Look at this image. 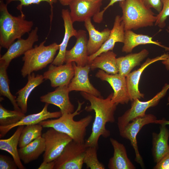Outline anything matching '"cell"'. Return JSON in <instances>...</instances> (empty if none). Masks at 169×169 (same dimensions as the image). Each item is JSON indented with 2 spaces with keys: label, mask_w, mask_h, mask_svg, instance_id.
Masks as SVG:
<instances>
[{
  "label": "cell",
  "mask_w": 169,
  "mask_h": 169,
  "mask_svg": "<svg viewBox=\"0 0 169 169\" xmlns=\"http://www.w3.org/2000/svg\"><path fill=\"white\" fill-rule=\"evenodd\" d=\"M113 93L104 99L85 92H80L83 98L90 103V105L86 106L85 110L88 112L93 110L95 112L91 132L85 142L87 147H98L101 136L107 138L110 136V131L106 129L105 125L107 123H113L115 121L114 115L117 105L112 100Z\"/></svg>",
  "instance_id": "cell-1"
},
{
  "label": "cell",
  "mask_w": 169,
  "mask_h": 169,
  "mask_svg": "<svg viewBox=\"0 0 169 169\" xmlns=\"http://www.w3.org/2000/svg\"><path fill=\"white\" fill-rule=\"evenodd\" d=\"M7 5L0 0V45L8 49L16 39L29 33L33 25L32 21L25 19L23 13L18 16H13L8 11Z\"/></svg>",
  "instance_id": "cell-2"
},
{
  "label": "cell",
  "mask_w": 169,
  "mask_h": 169,
  "mask_svg": "<svg viewBox=\"0 0 169 169\" xmlns=\"http://www.w3.org/2000/svg\"><path fill=\"white\" fill-rule=\"evenodd\" d=\"M78 106L72 113L62 115L55 119L45 120L39 124L44 128H53L55 130L69 136L73 141L79 143H85L86 129L91 123L93 116L88 115L78 120H75L74 117L79 115L84 101H78Z\"/></svg>",
  "instance_id": "cell-3"
},
{
  "label": "cell",
  "mask_w": 169,
  "mask_h": 169,
  "mask_svg": "<svg viewBox=\"0 0 169 169\" xmlns=\"http://www.w3.org/2000/svg\"><path fill=\"white\" fill-rule=\"evenodd\" d=\"M119 2L125 31L136 30L155 24L156 16L140 0H124Z\"/></svg>",
  "instance_id": "cell-4"
},
{
  "label": "cell",
  "mask_w": 169,
  "mask_h": 169,
  "mask_svg": "<svg viewBox=\"0 0 169 169\" xmlns=\"http://www.w3.org/2000/svg\"><path fill=\"white\" fill-rule=\"evenodd\" d=\"M45 42V40L39 45H35L24 54L22 57L24 64L21 69L23 77L34 71L42 69L54 61L57 51L59 49V44L55 42L46 46Z\"/></svg>",
  "instance_id": "cell-5"
},
{
  "label": "cell",
  "mask_w": 169,
  "mask_h": 169,
  "mask_svg": "<svg viewBox=\"0 0 169 169\" xmlns=\"http://www.w3.org/2000/svg\"><path fill=\"white\" fill-rule=\"evenodd\" d=\"M169 89V84H166L161 90L151 99L142 101L136 99L131 103V108L126 110L117 120V124L119 131H121L129 122L134 119L144 116L149 108L156 106L160 100L166 95Z\"/></svg>",
  "instance_id": "cell-6"
},
{
  "label": "cell",
  "mask_w": 169,
  "mask_h": 169,
  "mask_svg": "<svg viewBox=\"0 0 169 169\" xmlns=\"http://www.w3.org/2000/svg\"><path fill=\"white\" fill-rule=\"evenodd\" d=\"M85 143L69 142L54 161V169H81L86 149Z\"/></svg>",
  "instance_id": "cell-7"
},
{
  "label": "cell",
  "mask_w": 169,
  "mask_h": 169,
  "mask_svg": "<svg viewBox=\"0 0 169 169\" xmlns=\"http://www.w3.org/2000/svg\"><path fill=\"white\" fill-rule=\"evenodd\" d=\"M45 140V149L43 155L44 162L55 160L61 154L72 139L67 135L51 127L42 135Z\"/></svg>",
  "instance_id": "cell-8"
},
{
  "label": "cell",
  "mask_w": 169,
  "mask_h": 169,
  "mask_svg": "<svg viewBox=\"0 0 169 169\" xmlns=\"http://www.w3.org/2000/svg\"><path fill=\"white\" fill-rule=\"evenodd\" d=\"M157 121L154 115L146 114L144 116L137 118L129 122L119 131L122 137L127 139L130 141L135 152V161L142 167L144 166V163L139 151L136 136L143 126L150 123L157 124Z\"/></svg>",
  "instance_id": "cell-9"
},
{
  "label": "cell",
  "mask_w": 169,
  "mask_h": 169,
  "mask_svg": "<svg viewBox=\"0 0 169 169\" xmlns=\"http://www.w3.org/2000/svg\"><path fill=\"white\" fill-rule=\"evenodd\" d=\"M96 77L108 82L114 90L112 100L118 105L127 104L130 100L128 92L126 77L118 73L110 74L101 69L95 74Z\"/></svg>",
  "instance_id": "cell-10"
},
{
  "label": "cell",
  "mask_w": 169,
  "mask_h": 169,
  "mask_svg": "<svg viewBox=\"0 0 169 169\" xmlns=\"http://www.w3.org/2000/svg\"><path fill=\"white\" fill-rule=\"evenodd\" d=\"M102 0H69L68 3L71 19L75 22H84L100 11Z\"/></svg>",
  "instance_id": "cell-11"
},
{
  "label": "cell",
  "mask_w": 169,
  "mask_h": 169,
  "mask_svg": "<svg viewBox=\"0 0 169 169\" xmlns=\"http://www.w3.org/2000/svg\"><path fill=\"white\" fill-rule=\"evenodd\" d=\"M74 73L68 87L70 92L72 91L85 92L97 97H102L100 92L90 83L88 74L90 70L89 64L84 66H77L72 62Z\"/></svg>",
  "instance_id": "cell-12"
},
{
  "label": "cell",
  "mask_w": 169,
  "mask_h": 169,
  "mask_svg": "<svg viewBox=\"0 0 169 169\" xmlns=\"http://www.w3.org/2000/svg\"><path fill=\"white\" fill-rule=\"evenodd\" d=\"M38 28L36 27L29 33L26 39L21 38L17 39L9 46L6 53L0 57V61L8 67L13 59L24 54L32 48L34 44L38 40Z\"/></svg>",
  "instance_id": "cell-13"
},
{
  "label": "cell",
  "mask_w": 169,
  "mask_h": 169,
  "mask_svg": "<svg viewBox=\"0 0 169 169\" xmlns=\"http://www.w3.org/2000/svg\"><path fill=\"white\" fill-rule=\"evenodd\" d=\"M75 37L76 42L74 45L70 49L66 51L64 63L74 62L78 66H84L89 64V57L86 31L83 30L78 31Z\"/></svg>",
  "instance_id": "cell-14"
},
{
  "label": "cell",
  "mask_w": 169,
  "mask_h": 169,
  "mask_svg": "<svg viewBox=\"0 0 169 169\" xmlns=\"http://www.w3.org/2000/svg\"><path fill=\"white\" fill-rule=\"evenodd\" d=\"M74 73L72 63L57 66L51 64L43 75L44 79H49L52 87L68 86Z\"/></svg>",
  "instance_id": "cell-15"
},
{
  "label": "cell",
  "mask_w": 169,
  "mask_h": 169,
  "mask_svg": "<svg viewBox=\"0 0 169 169\" xmlns=\"http://www.w3.org/2000/svg\"><path fill=\"white\" fill-rule=\"evenodd\" d=\"M168 53H164L155 58H148L137 69L130 72L126 77V84L130 101L136 99L144 98V95L139 90L138 85L141 75L145 69L149 65L156 62L166 59L169 56Z\"/></svg>",
  "instance_id": "cell-16"
},
{
  "label": "cell",
  "mask_w": 169,
  "mask_h": 169,
  "mask_svg": "<svg viewBox=\"0 0 169 169\" xmlns=\"http://www.w3.org/2000/svg\"><path fill=\"white\" fill-rule=\"evenodd\" d=\"M69 92L68 86L58 87L54 91L41 96L40 100L57 106L62 115L72 113L74 111V106L69 100Z\"/></svg>",
  "instance_id": "cell-17"
},
{
  "label": "cell",
  "mask_w": 169,
  "mask_h": 169,
  "mask_svg": "<svg viewBox=\"0 0 169 169\" xmlns=\"http://www.w3.org/2000/svg\"><path fill=\"white\" fill-rule=\"evenodd\" d=\"M49 104L46 103L40 112L25 116L15 124L5 126L0 125V137H4L13 128L20 125H27L39 124L49 118H58L62 115L61 111L50 112L48 110Z\"/></svg>",
  "instance_id": "cell-18"
},
{
  "label": "cell",
  "mask_w": 169,
  "mask_h": 169,
  "mask_svg": "<svg viewBox=\"0 0 169 169\" xmlns=\"http://www.w3.org/2000/svg\"><path fill=\"white\" fill-rule=\"evenodd\" d=\"M125 32L124 24L121 17L117 15L115 18L113 28L111 30L108 38L97 52L89 56V63L101 53L112 51L116 43H123L125 39Z\"/></svg>",
  "instance_id": "cell-19"
},
{
  "label": "cell",
  "mask_w": 169,
  "mask_h": 169,
  "mask_svg": "<svg viewBox=\"0 0 169 169\" xmlns=\"http://www.w3.org/2000/svg\"><path fill=\"white\" fill-rule=\"evenodd\" d=\"M61 16L64 22V36L61 43L59 44V52L51 64L57 65L63 64L65 61V55L68 42L70 38L75 37L78 31L73 27V23L67 9H62Z\"/></svg>",
  "instance_id": "cell-20"
},
{
  "label": "cell",
  "mask_w": 169,
  "mask_h": 169,
  "mask_svg": "<svg viewBox=\"0 0 169 169\" xmlns=\"http://www.w3.org/2000/svg\"><path fill=\"white\" fill-rule=\"evenodd\" d=\"M110 141L114 149L113 156L110 159L108 167L110 169H135L136 167L128 158L124 145L111 138Z\"/></svg>",
  "instance_id": "cell-21"
},
{
  "label": "cell",
  "mask_w": 169,
  "mask_h": 169,
  "mask_svg": "<svg viewBox=\"0 0 169 169\" xmlns=\"http://www.w3.org/2000/svg\"><path fill=\"white\" fill-rule=\"evenodd\" d=\"M166 125L163 124L161 125L159 132L152 133V154L156 163L169 153V131Z\"/></svg>",
  "instance_id": "cell-22"
},
{
  "label": "cell",
  "mask_w": 169,
  "mask_h": 169,
  "mask_svg": "<svg viewBox=\"0 0 169 169\" xmlns=\"http://www.w3.org/2000/svg\"><path fill=\"white\" fill-rule=\"evenodd\" d=\"M84 25L87 30L89 38L88 40L87 47L89 56L97 52L108 38L111 30L108 28L101 31L96 30L89 18L84 22Z\"/></svg>",
  "instance_id": "cell-23"
},
{
  "label": "cell",
  "mask_w": 169,
  "mask_h": 169,
  "mask_svg": "<svg viewBox=\"0 0 169 169\" xmlns=\"http://www.w3.org/2000/svg\"><path fill=\"white\" fill-rule=\"evenodd\" d=\"M152 37L146 35L136 33L131 30L125 32V39L122 51L125 53L131 52L134 48L140 45L154 44L169 51V47L162 45L160 42L154 41Z\"/></svg>",
  "instance_id": "cell-24"
},
{
  "label": "cell",
  "mask_w": 169,
  "mask_h": 169,
  "mask_svg": "<svg viewBox=\"0 0 169 169\" xmlns=\"http://www.w3.org/2000/svg\"><path fill=\"white\" fill-rule=\"evenodd\" d=\"M44 79L43 75H35L33 72L28 75V81L26 85L16 93L18 95L16 101L23 113L25 114L27 112V100L30 94L35 88L44 82Z\"/></svg>",
  "instance_id": "cell-25"
},
{
  "label": "cell",
  "mask_w": 169,
  "mask_h": 169,
  "mask_svg": "<svg viewBox=\"0 0 169 169\" xmlns=\"http://www.w3.org/2000/svg\"><path fill=\"white\" fill-rule=\"evenodd\" d=\"M148 51L144 49L138 53H131L116 59L118 74L126 77L135 67L140 64L149 54Z\"/></svg>",
  "instance_id": "cell-26"
},
{
  "label": "cell",
  "mask_w": 169,
  "mask_h": 169,
  "mask_svg": "<svg viewBox=\"0 0 169 169\" xmlns=\"http://www.w3.org/2000/svg\"><path fill=\"white\" fill-rule=\"evenodd\" d=\"M116 56V54L112 51L101 53L89 63L90 70L99 68L108 74L118 73Z\"/></svg>",
  "instance_id": "cell-27"
},
{
  "label": "cell",
  "mask_w": 169,
  "mask_h": 169,
  "mask_svg": "<svg viewBox=\"0 0 169 169\" xmlns=\"http://www.w3.org/2000/svg\"><path fill=\"white\" fill-rule=\"evenodd\" d=\"M45 149L44 139L41 136L25 146L18 149L20 158L25 164L37 159Z\"/></svg>",
  "instance_id": "cell-28"
},
{
  "label": "cell",
  "mask_w": 169,
  "mask_h": 169,
  "mask_svg": "<svg viewBox=\"0 0 169 169\" xmlns=\"http://www.w3.org/2000/svg\"><path fill=\"white\" fill-rule=\"evenodd\" d=\"M24 125L18 126L16 131L9 138L0 140V149L6 151L10 154L19 169H24L25 167L21 162L18 155L17 146L19 139Z\"/></svg>",
  "instance_id": "cell-29"
},
{
  "label": "cell",
  "mask_w": 169,
  "mask_h": 169,
  "mask_svg": "<svg viewBox=\"0 0 169 169\" xmlns=\"http://www.w3.org/2000/svg\"><path fill=\"white\" fill-rule=\"evenodd\" d=\"M8 68L3 62L0 61V95L6 97L10 100L14 110L21 111L17 105L16 96L13 95L10 90L9 81L7 72Z\"/></svg>",
  "instance_id": "cell-30"
},
{
  "label": "cell",
  "mask_w": 169,
  "mask_h": 169,
  "mask_svg": "<svg viewBox=\"0 0 169 169\" xmlns=\"http://www.w3.org/2000/svg\"><path fill=\"white\" fill-rule=\"evenodd\" d=\"M43 126L39 124L27 125L21 133L18 142L19 148L28 145L38 137L42 136Z\"/></svg>",
  "instance_id": "cell-31"
},
{
  "label": "cell",
  "mask_w": 169,
  "mask_h": 169,
  "mask_svg": "<svg viewBox=\"0 0 169 169\" xmlns=\"http://www.w3.org/2000/svg\"><path fill=\"white\" fill-rule=\"evenodd\" d=\"M21 111L8 110L0 105V125H12L18 122L25 116Z\"/></svg>",
  "instance_id": "cell-32"
},
{
  "label": "cell",
  "mask_w": 169,
  "mask_h": 169,
  "mask_svg": "<svg viewBox=\"0 0 169 169\" xmlns=\"http://www.w3.org/2000/svg\"><path fill=\"white\" fill-rule=\"evenodd\" d=\"M96 146L87 147L86 149L83 159V163L87 168L90 169H105V166L99 160L97 150Z\"/></svg>",
  "instance_id": "cell-33"
},
{
  "label": "cell",
  "mask_w": 169,
  "mask_h": 169,
  "mask_svg": "<svg viewBox=\"0 0 169 169\" xmlns=\"http://www.w3.org/2000/svg\"><path fill=\"white\" fill-rule=\"evenodd\" d=\"M162 5L161 12L156 15L155 26L160 28H163L166 26V21L169 16V0H161Z\"/></svg>",
  "instance_id": "cell-34"
},
{
  "label": "cell",
  "mask_w": 169,
  "mask_h": 169,
  "mask_svg": "<svg viewBox=\"0 0 169 169\" xmlns=\"http://www.w3.org/2000/svg\"><path fill=\"white\" fill-rule=\"evenodd\" d=\"M19 1L20 3L17 7V8L20 10L21 13H23L22 9L23 6H27L33 4H39L42 2L48 3L51 6L52 12L53 5L56 3L57 0H6V3L8 4L13 1Z\"/></svg>",
  "instance_id": "cell-35"
},
{
  "label": "cell",
  "mask_w": 169,
  "mask_h": 169,
  "mask_svg": "<svg viewBox=\"0 0 169 169\" xmlns=\"http://www.w3.org/2000/svg\"><path fill=\"white\" fill-rule=\"evenodd\" d=\"M17 168L13 159L5 155H0V169H16Z\"/></svg>",
  "instance_id": "cell-36"
},
{
  "label": "cell",
  "mask_w": 169,
  "mask_h": 169,
  "mask_svg": "<svg viewBox=\"0 0 169 169\" xmlns=\"http://www.w3.org/2000/svg\"><path fill=\"white\" fill-rule=\"evenodd\" d=\"M147 7L153 8L158 13L161 11L162 5L161 0H140Z\"/></svg>",
  "instance_id": "cell-37"
},
{
  "label": "cell",
  "mask_w": 169,
  "mask_h": 169,
  "mask_svg": "<svg viewBox=\"0 0 169 169\" xmlns=\"http://www.w3.org/2000/svg\"><path fill=\"white\" fill-rule=\"evenodd\" d=\"M110 2L104 8V9L101 11H100L97 14L93 17L94 21L97 23H100L102 21L103 16L105 11L110 6L113 5L114 4L117 2H120L124 0H110Z\"/></svg>",
  "instance_id": "cell-38"
},
{
  "label": "cell",
  "mask_w": 169,
  "mask_h": 169,
  "mask_svg": "<svg viewBox=\"0 0 169 169\" xmlns=\"http://www.w3.org/2000/svg\"><path fill=\"white\" fill-rule=\"evenodd\" d=\"M154 169H169V153L165 155L153 167Z\"/></svg>",
  "instance_id": "cell-39"
},
{
  "label": "cell",
  "mask_w": 169,
  "mask_h": 169,
  "mask_svg": "<svg viewBox=\"0 0 169 169\" xmlns=\"http://www.w3.org/2000/svg\"><path fill=\"white\" fill-rule=\"evenodd\" d=\"M55 165L54 161L49 162H43L38 168V169H54Z\"/></svg>",
  "instance_id": "cell-40"
},
{
  "label": "cell",
  "mask_w": 169,
  "mask_h": 169,
  "mask_svg": "<svg viewBox=\"0 0 169 169\" xmlns=\"http://www.w3.org/2000/svg\"><path fill=\"white\" fill-rule=\"evenodd\" d=\"M162 63L165 65L166 69L169 70V55L166 59L162 60Z\"/></svg>",
  "instance_id": "cell-41"
},
{
  "label": "cell",
  "mask_w": 169,
  "mask_h": 169,
  "mask_svg": "<svg viewBox=\"0 0 169 169\" xmlns=\"http://www.w3.org/2000/svg\"><path fill=\"white\" fill-rule=\"evenodd\" d=\"M60 2L63 5L66 6L68 5V3L69 0H59Z\"/></svg>",
  "instance_id": "cell-42"
},
{
  "label": "cell",
  "mask_w": 169,
  "mask_h": 169,
  "mask_svg": "<svg viewBox=\"0 0 169 169\" xmlns=\"http://www.w3.org/2000/svg\"><path fill=\"white\" fill-rule=\"evenodd\" d=\"M163 123L166 125H169V120H167L165 119L163 122Z\"/></svg>",
  "instance_id": "cell-43"
},
{
  "label": "cell",
  "mask_w": 169,
  "mask_h": 169,
  "mask_svg": "<svg viewBox=\"0 0 169 169\" xmlns=\"http://www.w3.org/2000/svg\"><path fill=\"white\" fill-rule=\"evenodd\" d=\"M166 31L168 32L169 33V26L168 27V29H166Z\"/></svg>",
  "instance_id": "cell-44"
},
{
  "label": "cell",
  "mask_w": 169,
  "mask_h": 169,
  "mask_svg": "<svg viewBox=\"0 0 169 169\" xmlns=\"http://www.w3.org/2000/svg\"><path fill=\"white\" fill-rule=\"evenodd\" d=\"M168 103H169V96H168Z\"/></svg>",
  "instance_id": "cell-45"
}]
</instances>
